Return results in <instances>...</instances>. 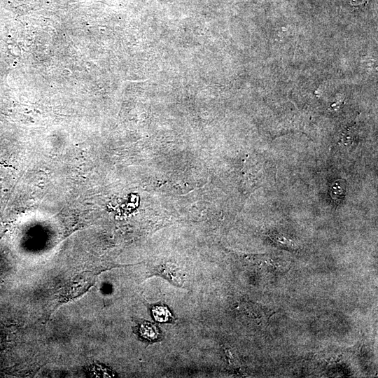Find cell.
<instances>
[{
  "instance_id": "cell-1",
  "label": "cell",
  "mask_w": 378,
  "mask_h": 378,
  "mask_svg": "<svg viewBox=\"0 0 378 378\" xmlns=\"http://www.w3.org/2000/svg\"><path fill=\"white\" fill-rule=\"evenodd\" d=\"M139 335L146 340L153 342L160 337L158 328L150 322H144L139 327Z\"/></svg>"
},
{
  "instance_id": "cell-2",
  "label": "cell",
  "mask_w": 378,
  "mask_h": 378,
  "mask_svg": "<svg viewBox=\"0 0 378 378\" xmlns=\"http://www.w3.org/2000/svg\"><path fill=\"white\" fill-rule=\"evenodd\" d=\"M151 312L154 319L160 323L169 322L172 318L169 310L164 306H155Z\"/></svg>"
},
{
  "instance_id": "cell-3",
  "label": "cell",
  "mask_w": 378,
  "mask_h": 378,
  "mask_svg": "<svg viewBox=\"0 0 378 378\" xmlns=\"http://www.w3.org/2000/svg\"><path fill=\"white\" fill-rule=\"evenodd\" d=\"M346 184L344 180H338L334 183L331 188V196L335 200H341L346 192Z\"/></svg>"
}]
</instances>
